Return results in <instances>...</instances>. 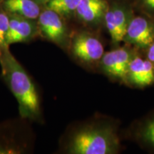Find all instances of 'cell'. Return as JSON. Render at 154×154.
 <instances>
[{
    "instance_id": "cell-1",
    "label": "cell",
    "mask_w": 154,
    "mask_h": 154,
    "mask_svg": "<svg viewBox=\"0 0 154 154\" xmlns=\"http://www.w3.org/2000/svg\"><path fill=\"white\" fill-rule=\"evenodd\" d=\"M0 68L2 77L18 102L19 115L33 123L42 124L44 117L37 87L10 49L0 59Z\"/></svg>"
},
{
    "instance_id": "cell-2",
    "label": "cell",
    "mask_w": 154,
    "mask_h": 154,
    "mask_svg": "<svg viewBox=\"0 0 154 154\" xmlns=\"http://www.w3.org/2000/svg\"><path fill=\"white\" fill-rule=\"evenodd\" d=\"M119 138L112 128L86 124L75 128L62 144L69 154H113L119 149Z\"/></svg>"
},
{
    "instance_id": "cell-3",
    "label": "cell",
    "mask_w": 154,
    "mask_h": 154,
    "mask_svg": "<svg viewBox=\"0 0 154 154\" xmlns=\"http://www.w3.org/2000/svg\"><path fill=\"white\" fill-rule=\"evenodd\" d=\"M32 123L20 116L0 122V154L34 153L36 135Z\"/></svg>"
},
{
    "instance_id": "cell-4",
    "label": "cell",
    "mask_w": 154,
    "mask_h": 154,
    "mask_svg": "<svg viewBox=\"0 0 154 154\" xmlns=\"http://www.w3.org/2000/svg\"><path fill=\"white\" fill-rule=\"evenodd\" d=\"M36 21L38 36L62 49L69 47L71 38L63 17L54 11L43 7Z\"/></svg>"
},
{
    "instance_id": "cell-5",
    "label": "cell",
    "mask_w": 154,
    "mask_h": 154,
    "mask_svg": "<svg viewBox=\"0 0 154 154\" xmlns=\"http://www.w3.org/2000/svg\"><path fill=\"white\" fill-rule=\"evenodd\" d=\"M69 49L75 59L85 64L101 60L104 54L103 44L96 36L86 31H81L70 38Z\"/></svg>"
},
{
    "instance_id": "cell-6",
    "label": "cell",
    "mask_w": 154,
    "mask_h": 154,
    "mask_svg": "<svg viewBox=\"0 0 154 154\" xmlns=\"http://www.w3.org/2000/svg\"><path fill=\"white\" fill-rule=\"evenodd\" d=\"M7 44L10 47L14 44L28 43L38 36L37 21L9 15Z\"/></svg>"
},
{
    "instance_id": "cell-7",
    "label": "cell",
    "mask_w": 154,
    "mask_h": 154,
    "mask_svg": "<svg viewBox=\"0 0 154 154\" xmlns=\"http://www.w3.org/2000/svg\"><path fill=\"white\" fill-rule=\"evenodd\" d=\"M131 53L124 48L113 50L103 54L101 59V66L107 74L125 81L127 79L128 66L132 59Z\"/></svg>"
},
{
    "instance_id": "cell-8",
    "label": "cell",
    "mask_w": 154,
    "mask_h": 154,
    "mask_svg": "<svg viewBox=\"0 0 154 154\" xmlns=\"http://www.w3.org/2000/svg\"><path fill=\"white\" fill-rule=\"evenodd\" d=\"M124 41L137 47H149L154 42V25L143 17L131 19Z\"/></svg>"
},
{
    "instance_id": "cell-9",
    "label": "cell",
    "mask_w": 154,
    "mask_h": 154,
    "mask_svg": "<svg viewBox=\"0 0 154 154\" xmlns=\"http://www.w3.org/2000/svg\"><path fill=\"white\" fill-rule=\"evenodd\" d=\"M131 19L130 14L123 7L114 5L108 8L103 20L114 43L124 41Z\"/></svg>"
},
{
    "instance_id": "cell-10",
    "label": "cell",
    "mask_w": 154,
    "mask_h": 154,
    "mask_svg": "<svg viewBox=\"0 0 154 154\" xmlns=\"http://www.w3.org/2000/svg\"><path fill=\"white\" fill-rule=\"evenodd\" d=\"M109 8L106 0H81L74 17L83 24H98Z\"/></svg>"
},
{
    "instance_id": "cell-11",
    "label": "cell",
    "mask_w": 154,
    "mask_h": 154,
    "mask_svg": "<svg viewBox=\"0 0 154 154\" xmlns=\"http://www.w3.org/2000/svg\"><path fill=\"white\" fill-rule=\"evenodd\" d=\"M8 15L36 20L43 7L36 0H4L0 5Z\"/></svg>"
},
{
    "instance_id": "cell-12",
    "label": "cell",
    "mask_w": 154,
    "mask_h": 154,
    "mask_svg": "<svg viewBox=\"0 0 154 154\" xmlns=\"http://www.w3.org/2000/svg\"><path fill=\"white\" fill-rule=\"evenodd\" d=\"M81 0H50L44 7L54 11L64 19L74 17Z\"/></svg>"
},
{
    "instance_id": "cell-13",
    "label": "cell",
    "mask_w": 154,
    "mask_h": 154,
    "mask_svg": "<svg viewBox=\"0 0 154 154\" xmlns=\"http://www.w3.org/2000/svg\"><path fill=\"white\" fill-rule=\"evenodd\" d=\"M144 60L139 57H134L132 58L131 61L128 66L127 79L130 81L135 85L140 86L142 74H143Z\"/></svg>"
},
{
    "instance_id": "cell-14",
    "label": "cell",
    "mask_w": 154,
    "mask_h": 154,
    "mask_svg": "<svg viewBox=\"0 0 154 154\" xmlns=\"http://www.w3.org/2000/svg\"><path fill=\"white\" fill-rule=\"evenodd\" d=\"M9 15L0 7V59L9 47L7 44V34L9 27Z\"/></svg>"
},
{
    "instance_id": "cell-15",
    "label": "cell",
    "mask_w": 154,
    "mask_h": 154,
    "mask_svg": "<svg viewBox=\"0 0 154 154\" xmlns=\"http://www.w3.org/2000/svg\"><path fill=\"white\" fill-rule=\"evenodd\" d=\"M154 83V63L149 59L144 60L140 86L151 85Z\"/></svg>"
},
{
    "instance_id": "cell-16",
    "label": "cell",
    "mask_w": 154,
    "mask_h": 154,
    "mask_svg": "<svg viewBox=\"0 0 154 154\" xmlns=\"http://www.w3.org/2000/svg\"><path fill=\"white\" fill-rule=\"evenodd\" d=\"M140 136L144 142L154 148V117L144 125L140 131Z\"/></svg>"
},
{
    "instance_id": "cell-17",
    "label": "cell",
    "mask_w": 154,
    "mask_h": 154,
    "mask_svg": "<svg viewBox=\"0 0 154 154\" xmlns=\"http://www.w3.org/2000/svg\"><path fill=\"white\" fill-rule=\"evenodd\" d=\"M147 57L148 59L154 63V42L149 47Z\"/></svg>"
},
{
    "instance_id": "cell-18",
    "label": "cell",
    "mask_w": 154,
    "mask_h": 154,
    "mask_svg": "<svg viewBox=\"0 0 154 154\" xmlns=\"http://www.w3.org/2000/svg\"><path fill=\"white\" fill-rule=\"evenodd\" d=\"M143 1L148 7L151 9H154V0H143Z\"/></svg>"
},
{
    "instance_id": "cell-19",
    "label": "cell",
    "mask_w": 154,
    "mask_h": 154,
    "mask_svg": "<svg viewBox=\"0 0 154 154\" xmlns=\"http://www.w3.org/2000/svg\"><path fill=\"white\" fill-rule=\"evenodd\" d=\"M50 0H36V2L39 4V5H41L42 7H44V5H46V4L49 2Z\"/></svg>"
},
{
    "instance_id": "cell-20",
    "label": "cell",
    "mask_w": 154,
    "mask_h": 154,
    "mask_svg": "<svg viewBox=\"0 0 154 154\" xmlns=\"http://www.w3.org/2000/svg\"><path fill=\"white\" fill-rule=\"evenodd\" d=\"M4 1V0H0V5H1L2 4V2Z\"/></svg>"
}]
</instances>
